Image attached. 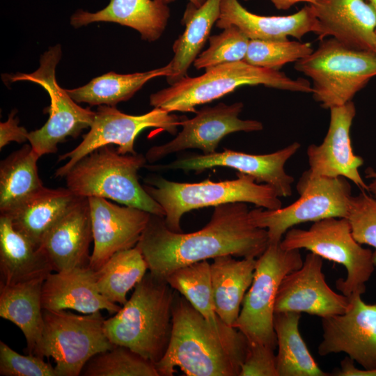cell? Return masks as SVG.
<instances>
[{
    "label": "cell",
    "mask_w": 376,
    "mask_h": 376,
    "mask_svg": "<svg viewBox=\"0 0 376 376\" xmlns=\"http://www.w3.org/2000/svg\"><path fill=\"white\" fill-rule=\"evenodd\" d=\"M214 207L204 227L187 233L171 231L163 217L151 214L136 245L148 271L165 279L174 270L199 261L225 255L257 258L265 251L269 244L267 231L253 223L246 203Z\"/></svg>",
    "instance_id": "1"
},
{
    "label": "cell",
    "mask_w": 376,
    "mask_h": 376,
    "mask_svg": "<svg viewBox=\"0 0 376 376\" xmlns=\"http://www.w3.org/2000/svg\"><path fill=\"white\" fill-rule=\"evenodd\" d=\"M312 6L321 40L331 37L350 49L375 52L376 15L365 0H319Z\"/></svg>",
    "instance_id": "21"
},
{
    "label": "cell",
    "mask_w": 376,
    "mask_h": 376,
    "mask_svg": "<svg viewBox=\"0 0 376 376\" xmlns=\"http://www.w3.org/2000/svg\"><path fill=\"white\" fill-rule=\"evenodd\" d=\"M216 26L224 29L233 25L249 39L287 40L288 36L301 40L306 34H317L318 20L312 6L306 5L297 12L284 16H264L246 10L238 0H221Z\"/></svg>",
    "instance_id": "22"
},
{
    "label": "cell",
    "mask_w": 376,
    "mask_h": 376,
    "mask_svg": "<svg viewBox=\"0 0 376 376\" xmlns=\"http://www.w3.org/2000/svg\"><path fill=\"white\" fill-rule=\"evenodd\" d=\"M240 376H278L274 349L259 343H249Z\"/></svg>",
    "instance_id": "40"
},
{
    "label": "cell",
    "mask_w": 376,
    "mask_h": 376,
    "mask_svg": "<svg viewBox=\"0 0 376 376\" xmlns=\"http://www.w3.org/2000/svg\"><path fill=\"white\" fill-rule=\"evenodd\" d=\"M301 313H275L274 329L278 353V376H328L311 354L299 329Z\"/></svg>",
    "instance_id": "30"
},
{
    "label": "cell",
    "mask_w": 376,
    "mask_h": 376,
    "mask_svg": "<svg viewBox=\"0 0 376 376\" xmlns=\"http://www.w3.org/2000/svg\"><path fill=\"white\" fill-rule=\"evenodd\" d=\"M185 118L156 107L144 114L129 115L115 106L100 105L90 130L84 135L81 143L58 157L59 162L68 161L56 171L54 176L65 178L81 159L102 146L115 144L120 154H136L134 141L143 130L157 128L175 135Z\"/></svg>",
    "instance_id": "13"
},
{
    "label": "cell",
    "mask_w": 376,
    "mask_h": 376,
    "mask_svg": "<svg viewBox=\"0 0 376 376\" xmlns=\"http://www.w3.org/2000/svg\"><path fill=\"white\" fill-rule=\"evenodd\" d=\"M280 242L269 243L257 258L252 283L233 325L249 343L265 345L274 350L277 347L274 329L276 293L283 278L299 268L304 261L300 250L284 249Z\"/></svg>",
    "instance_id": "10"
},
{
    "label": "cell",
    "mask_w": 376,
    "mask_h": 376,
    "mask_svg": "<svg viewBox=\"0 0 376 376\" xmlns=\"http://www.w3.org/2000/svg\"><path fill=\"white\" fill-rule=\"evenodd\" d=\"M142 154H120L112 145L97 148L81 159L65 176L67 188L76 196L101 197L164 217L162 206L139 181L146 166Z\"/></svg>",
    "instance_id": "6"
},
{
    "label": "cell",
    "mask_w": 376,
    "mask_h": 376,
    "mask_svg": "<svg viewBox=\"0 0 376 376\" xmlns=\"http://www.w3.org/2000/svg\"><path fill=\"white\" fill-rule=\"evenodd\" d=\"M250 39L239 28L231 25L217 35L210 36L209 47L194 62L197 70L244 61Z\"/></svg>",
    "instance_id": "37"
},
{
    "label": "cell",
    "mask_w": 376,
    "mask_h": 376,
    "mask_svg": "<svg viewBox=\"0 0 376 376\" xmlns=\"http://www.w3.org/2000/svg\"><path fill=\"white\" fill-rule=\"evenodd\" d=\"M347 219L355 240L375 249L376 263V199L364 191L352 196Z\"/></svg>",
    "instance_id": "38"
},
{
    "label": "cell",
    "mask_w": 376,
    "mask_h": 376,
    "mask_svg": "<svg viewBox=\"0 0 376 376\" xmlns=\"http://www.w3.org/2000/svg\"><path fill=\"white\" fill-rule=\"evenodd\" d=\"M234 180L179 182L152 175L145 179L146 192L164 211V222L171 231L182 232L180 221L185 213L229 203H252L259 207L276 210L282 203L274 187L258 183L251 176L237 172Z\"/></svg>",
    "instance_id": "5"
},
{
    "label": "cell",
    "mask_w": 376,
    "mask_h": 376,
    "mask_svg": "<svg viewBox=\"0 0 376 376\" xmlns=\"http://www.w3.org/2000/svg\"><path fill=\"white\" fill-rule=\"evenodd\" d=\"M310 42L295 40L250 39L244 61L256 67L279 70L286 63L297 62L313 52Z\"/></svg>",
    "instance_id": "36"
},
{
    "label": "cell",
    "mask_w": 376,
    "mask_h": 376,
    "mask_svg": "<svg viewBox=\"0 0 376 376\" xmlns=\"http://www.w3.org/2000/svg\"><path fill=\"white\" fill-rule=\"evenodd\" d=\"M329 129L320 145L311 144L306 150L309 169L302 175L308 178L343 177L361 191L368 185L359 173L363 159L354 153L350 129L356 116L352 101L330 109Z\"/></svg>",
    "instance_id": "18"
},
{
    "label": "cell",
    "mask_w": 376,
    "mask_h": 376,
    "mask_svg": "<svg viewBox=\"0 0 376 376\" xmlns=\"http://www.w3.org/2000/svg\"><path fill=\"white\" fill-rule=\"evenodd\" d=\"M243 107V103L237 102L201 108L193 118L186 117L182 121V130L173 139L151 147L146 154L147 161L153 163L187 149H198L203 154H211L217 152L219 142L228 134L262 130L261 122L239 118Z\"/></svg>",
    "instance_id": "14"
},
{
    "label": "cell",
    "mask_w": 376,
    "mask_h": 376,
    "mask_svg": "<svg viewBox=\"0 0 376 376\" xmlns=\"http://www.w3.org/2000/svg\"><path fill=\"white\" fill-rule=\"evenodd\" d=\"M93 240L88 198L78 197L45 233L39 247L53 272H61L88 265Z\"/></svg>",
    "instance_id": "20"
},
{
    "label": "cell",
    "mask_w": 376,
    "mask_h": 376,
    "mask_svg": "<svg viewBox=\"0 0 376 376\" xmlns=\"http://www.w3.org/2000/svg\"><path fill=\"white\" fill-rule=\"evenodd\" d=\"M322 266V258L308 253L302 265L282 280L276 296L274 313H306L321 318L345 313L350 299L328 285Z\"/></svg>",
    "instance_id": "17"
},
{
    "label": "cell",
    "mask_w": 376,
    "mask_h": 376,
    "mask_svg": "<svg viewBox=\"0 0 376 376\" xmlns=\"http://www.w3.org/2000/svg\"><path fill=\"white\" fill-rule=\"evenodd\" d=\"M169 17L168 4L160 0H110L95 13L78 10L70 24L79 27L99 22L118 23L138 31L143 40L154 42L165 31Z\"/></svg>",
    "instance_id": "24"
},
{
    "label": "cell",
    "mask_w": 376,
    "mask_h": 376,
    "mask_svg": "<svg viewBox=\"0 0 376 376\" xmlns=\"http://www.w3.org/2000/svg\"><path fill=\"white\" fill-rule=\"evenodd\" d=\"M84 376H159L155 363L128 347L113 345L93 357L81 373Z\"/></svg>",
    "instance_id": "35"
},
{
    "label": "cell",
    "mask_w": 376,
    "mask_h": 376,
    "mask_svg": "<svg viewBox=\"0 0 376 376\" xmlns=\"http://www.w3.org/2000/svg\"><path fill=\"white\" fill-rule=\"evenodd\" d=\"M53 272L40 247L17 230L11 220L0 216L1 285L45 279Z\"/></svg>",
    "instance_id": "25"
},
{
    "label": "cell",
    "mask_w": 376,
    "mask_h": 376,
    "mask_svg": "<svg viewBox=\"0 0 376 376\" xmlns=\"http://www.w3.org/2000/svg\"><path fill=\"white\" fill-rule=\"evenodd\" d=\"M221 1L205 0L199 7L187 4L181 20L185 29L173 45L174 55L169 62L171 72L166 77L170 85L187 76L190 65L200 54L219 19Z\"/></svg>",
    "instance_id": "29"
},
{
    "label": "cell",
    "mask_w": 376,
    "mask_h": 376,
    "mask_svg": "<svg viewBox=\"0 0 376 376\" xmlns=\"http://www.w3.org/2000/svg\"><path fill=\"white\" fill-rule=\"evenodd\" d=\"M70 189L42 187L1 214L37 246L49 228L77 200Z\"/></svg>",
    "instance_id": "26"
},
{
    "label": "cell",
    "mask_w": 376,
    "mask_h": 376,
    "mask_svg": "<svg viewBox=\"0 0 376 376\" xmlns=\"http://www.w3.org/2000/svg\"><path fill=\"white\" fill-rule=\"evenodd\" d=\"M301 144L294 142L276 152L255 155L226 149L211 154H191L181 156L167 164L147 166L152 170H182L201 173L217 166L228 167L253 177L257 182L269 185L279 197L292 195L294 178L285 170V164L299 149Z\"/></svg>",
    "instance_id": "15"
},
{
    "label": "cell",
    "mask_w": 376,
    "mask_h": 376,
    "mask_svg": "<svg viewBox=\"0 0 376 376\" xmlns=\"http://www.w3.org/2000/svg\"><path fill=\"white\" fill-rule=\"evenodd\" d=\"M266 87L311 93V83L292 79L284 72L252 65L244 61L205 69L198 77L186 76L150 96V104L168 112H194L198 105L210 102L243 86Z\"/></svg>",
    "instance_id": "4"
},
{
    "label": "cell",
    "mask_w": 376,
    "mask_h": 376,
    "mask_svg": "<svg viewBox=\"0 0 376 376\" xmlns=\"http://www.w3.org/2000/svg\"><path fill=\"white\" fill-rule=\"evenodd\" d=\"M348 298L345 313L321 318L318 354L344 352L363 368L376 369V304L365 303L359 294Z\"/></svg>",
    "instance_id": "16"
},
{
    "label": "cell",
    "mask_w": 376,
    "mask_h": 376,
    "mask_svg": "<svg viewBox=\"0 0 376 376\" xmlns=\"http://www.w3.org/2000/svg\"><path fill=\"white\" fill-rule=\"evenodd\" d=\"M295 69L313 81V99L324 109L350 101L376 77V53L350 49L333 38L295 62Z\"/></svg>",
    "instance_id": "7"
},
{
    "label": "cell",
    "mask_w": 376,
    "mask_h": 376,
    "mask_svg": "<svg viewBox=\"0 0 376 376\" xmlns=\"http://www.w3.org/2000/svg\"><path fill=\"white\" fill-rule=\"evenodd\" d=\"M160 1H162L166 4H168L169 3L174 1L175 0H160ZM188 1H189V3H191L197 7L202 6L205 1V0H188Z\"/></svg>",
    "instance_id": "45"
},
{
    "label": "cell",
    "mask_w": 376,
    "mask_h": 376,
    "mask_svg": "<svg viewBox=\"0 0 376 376\" xmlns=\"http://www.w3.org/2000/svg\"><path fill=\"white\" fill-rule=\"evenodd\" d=\"M43 329L35 354L52 358L58 376H78L95 355L113 347L100 311L77 315L43 309Z\"/></svg>",
    "instance_id": "9"
},
{
    "label": "cell",
    "mask_w": 376,
    "mask_h": 376,
    "mask_svg": "<svg viewBox=\"0 0 376 376\" xmlns=\"http://www.w3.org/2000/svg\"><path fill=\"white\" fill-rule=\"evenodd\" d=\"M171 287L185 297L211 324L219 327L224 322L215 312L210 263L207 260L180 267L167 276Z\"/></svg>",
    "instance_id": "34"
},
{
    "label": "cell",
    "mask_w": 376,
    "mask_h": 376,
    "mask_svg": "<svg viewBox=\"0 0 376 376\" xmlns=\"http://www.w3.org/2000/svg\"><path fill=\"white\" fill-rule=\"evenodd\" d=\"M280 244L288 250L304 249L342 265L347 276L338 279L336 286L347 297L365 293L366 283L376 267L374 251L363 247L355 240L347 218L324 219L313 222L308 230L291 228Z\"/></svg>",
    "instance_id": "8"
},
{
    "label": "cell",
    "mask_w": 376,
    "mask_h": 376,
    "mask_svg": "<svg viewBox=\"0 0 376 376\" xmlns=\"http://www.w3.org/2000/svg\"><path fill=\"white\" fill-rule=\"evenodd\" d=\"M61 56L59 45L50 47L40 61V67L32 73H18L10 77L12 81H29L41 86L49 95L47 107L49 118L40 129L29 132L28 141L36 154L55 153L58 144L67 137H77L80 132L91 127L95 111L83 108L58 84L55 72Z\"/></svg>",
    "instance_id": "12"
},
{
    "label": "cell",
    "mask_w": 376,
    "mask_h": 376,
    "mask_svg": "<svg viewBox=\"0 0 376 376\" xmlns=\"http://www.w3.org/2000/svg\"><path fill=\"white\" fill-rule=\"evenodd\" d=\"M333 375L337 376H376V369H360L354 366V361L348 356L340 362V368L336 369Z\"/></svg>",
    "instance_id": "42"
},
{
    "label": "cell",
    "mask_w": 376,
    "mask_h": 376,
    "mask_svg": "<svg viewBox=\"0 0 376 376\" xmlns=\"http://www.w3.org/2000/svg\"><path fill=\"white\" fill-rule=\"evenodd\" d=\"M0 375L2 376H58L50 363L36 354L17 353L0 341Z\"/></svg>",
    "instance_id": "39"
},
{
    "label": "cell",
    "mask_w": 376,
    "mask_h": 376,
    "mask_svg": "<svg viewBox=\"0 0 376 376\" xmlns=\"http://www.w3.org/2000/svg\"><path fill=\"white\" fill-rule=\"evenodd\" d=\"M375 52L376 53V45H375Z\"/></svg>",
    "instance_id": "47"
},
{
    "label": "cell",
    "mask_w": 376,
    "mask_h": 376,
    "mask_svg": "<svg viewBox=\"0 0 376 376\" xmlns=\"http://www.w3.org/2000/svg\"><path fill=\"white\" fill-rule=\"evenodd\" d=\"M43 309H72L84 314L106 310L115 314L120 306L108 301L97 290L95 271L88 265L51 272L42 287Z\"/></svg>",
    "instance_id": "23"
},
{
    "label": "cell",
    "mask_w": 376,
    "mask_h": 376,
    "mask_svg": "<svg viewBox=\"0 0 376 376\" xmlns=\"http://www.w3.org/2000/svg\"><path fill=\"white\" fill-rule=\"evenodd\" d=\"M15 111H13L6 121L0 123V148L11 141L22 143L28 141L29 132L18 125L19 120L15 118Z\"/></svg>",
    "instance_id": "41"
},
{
    "label": "cell",
    "mask_w": 376,
    "mask_h": 376,
    "mask_svg": "<svg viewBox=\"0 0 376 376\" xmlns=\"http://www.w3.org/2000/svg\"><path fill=\"white\" fill-rule=\"evenodd\" d=\"M278 10H286L300 2H306L310 5L315 4L319 0H269Z\"/></svg>",
    "instance_id": "43"
},
{
    "label": "cell",
    "mask_w": 376,
    "mask_h": 376,
    "mask_svg": "<svg viewBox=\"0 0 376 376\" xmlns=\"http://www.w3.org/2000/svg\"><path fill=\"white\" fill-rule=\"evenodd\" d=\"M30 144L12 152L0 164V212L4 213L43 187Z\"/></svg>",
    "instance_id": "32"
},
{
    "label": "cell",
    "mask_w": 376,
    "mask_h": 376,
    "mask_svg": "<svg viewBox=\"0 0 376 376\" xmlns=\"http://www.w3.org/2000/svg\"><path fill=\"white\" fill-rule=\"evenodd\" d=\"M256 260H238L225 255L214 258L210 263L215 312L230 327L236 322L244 297L252 283Z\"/></svg>",
    "instance_id": "27"
},
{
    "label": "cell",
    "mask_w": 376,
    "mask_h": 376,
    "mask_svg": "<svg viewBox=\"0 0 376 376\" xmlns=\"http://www.w3.org/2000/svg\"><path fill=\"white\" fill-rule=\"evenodd\" d=\"M171 66H166L143 72L117 74L110 72L93 79L87 84L66 90L77 103L90 105L115 106L130 99L149 80L157 77H169Z\"/></svg>",
    "instance_id": "31"
},
{
    "label": "cell",
    "mask_w": 376,
    "mask_h": 376,
    "mask_svg": "<svg viewBox=\"0 0 376 376\" xmlns=\"http://www.w3.org/2000/svg\"><path fill=\"white\" fill-rule=\"evenodd\" d=\"M244 1H248V0H244Z\"/></svg>",
    "instance_id": "48"
},
{
    "label": "cell",
    "mask_w": 376,
    "mask_h": 376,
    "mask_svg": "<svg viewBox=\"0 0 376 376\" xmlns=\"http://www.w3.org/2000/svg\"><path fill=\"white\" fill-rule=\"evenodd\" d=\"M45 279L0 284V317L23 333L28 354H35L43 329L42 287Z\"/></svg>",
    "instance_id": "28"
},
{
    "label": "cell",
    "mask_w": 376,
    "mask_h": 376,
    "mask_svg": "<svg viewBox=\"0 0 376 376\" xmlns=\"http://www.w3.org/2000/svg\"><path fill=\"white\" fill-rule=\"evenodd\" d=\"M88 198L93 239L88 266L97 271L114 253L137 244L151 214L101 197Z\"/></svg>",
    "instance_id": "19"
},
{
    "label": "cell",
    "mask_w": 376,
    "mask_h": 376,
    "mask_svg": "<svg viewBox=\"0 0 376 376\" xmlns=\"http://www.w3.org/2000/svg\"><path fill=\"white\" fill-rule=\"evenodd\" d=\"M297 189L300 197L288 206L250 210L253 223L267 230L269 243L280 242L289 229L299 224L330 217L347 218L352 196L347 178H308L302 175Z\"/></svg>",
    "instance_id": "11"
},
{
    "label": "cell",
    "mask_w": 376,
    "mask_h": 376,
    "mask_svg": "<svg viewBox=\"0 0 376 376\" xmlns=\"http://www.w3.org/2000/svg\"><path fill=\"white\" fill-rule=\"evenodd\" d=\"M147 270V263L136 246L118 251L95 271L97 290L108 301L123 305L128 292L143 279Z\"/></svg>",
    "instance_id": "33"
},
{
    "label": "cell",
    "mask_w": 376,
    "mask_h": 376,
    "mask_svg": "<svg viewBox=\"0 0 376 376\" xmlns=\"http://www.w3.org/2000/svg\"><path fill=\"white\" fill-rule=\"evenodd\" d=\"M366 177L370 180L368 184V193H371L376 198V171L373 168H368L365 171Z\"/></svg>",
    "instance_id": "44"
},
{
    "label": "cell",
    "mask_w": 376,
    "mask_h": 376,
    "mask_svg": "<svg viewBox=\"0 0 376 376\" xmlns=\"http://www.w3.org/2000/svg\"><path fill=\"white\" fill-rule=\"evenodd\" d=\"M365 1H366L370 5V6L373 9L376 15V0H365Z\"/></svg>",
    "instance_id": "46"
},
{
    "label": "cell",
    "mask_w": 376,
    "mask_h": 376,
    "mask_svg": "<svg viewBox=\"0 0 376 376\" xmlns=\"http://www.w3.org/2000/svg\"><path fill=\"white\" fill-rule=\"evenodd\" d=\"M248 347L241 331L216 327L175 290L170 341L155 366L159 376H172L175 368L187 376H240Z\"/></svg>",
    "instance_id": "2"
},
{
    "label": "cell",
    "mask_w": 376,
    "mask_h": 376,
    "mask_svg": "<svg viewBox=\"0 0 376 376\" xmlns=\"http://www.w3.org/2000/svg\"><path fill=\"white\" fill-rule=\"evenodd\" d=\"M175 290L165 279L148 272L115 315L104 322L110 342L158 362L164 355L172 332Z\"/></svg>",
    "instance_id": "3"
}]
</instances>
